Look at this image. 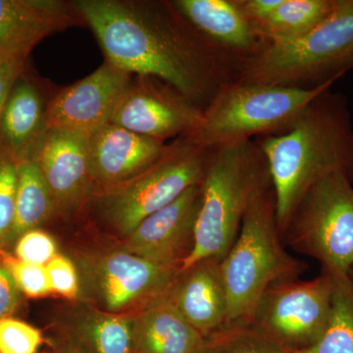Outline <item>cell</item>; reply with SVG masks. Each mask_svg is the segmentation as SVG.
Masks as SVG:
<instances>
[{
  "label": "cell",
  "instance_id": "1",
  "mask_svg": "<svg viewBox=\"0 0 353 353\" xmlns=\"http://www.w3.org/2000/svg\"><path fill=\"white\" fill-rule=\"evenodd\" d=\"M106 62L168 83L202 108L228 82L226 52L202 37L173 2L77 0Z\"/></svg>",
  "mask_w": 353,
  "mask_h": 353
},
{
  "label": "cell",
  "instance_id": "2",
  "mask_svg": "<svg viewBox=\"0 0 353 353\" xmlns=\"http://www.w3.org/2000/svg\"><path fill=\"white\" fill-rule=\"evenodd\" d=\"M259 145L268 164L282 238L316 183L336 172L353 183V129L343 99L329 90L309 104L290 130L267 136Z\"/></svg>",
  "mask_w": 353,
  "mask_h": 353
},
{
  "label": "cell",
  "instance_id": "3",
  "mask_svg": "<svg viewBox=\"0 0 353 353\" xmlns=\"http://www.w3.org/2000/svg\"><path fill=\"white\" fill-rule=\"evenodd\" d=\"M270 189L268 164L259 145L250 139L212 150L201 182L194 248L179 272L189 270L203 260L222 261L246 213Z\"/></svg>",
  "mask_w": 353,
  "mask_h": 353
},
{
  "label": "cell",
  "instance_id": "4",
  "mask_svg": "<svg viewBox=\"0 0 353 353\" xmlns=\"http://www.w3.org/2000/svg\"><path fill=\"white\" fill-rule=\"evenodd\" d=\"M220 267L227 294V327L250 325L267 290L299 279L307 268L283 245L273 189L259 197L246 213Z\"/></svg>",
  "mask_w": 353,
  "mask_h": 353
},
{
  "label": "cell",
  "instance_id": "5",
  "mask_svg": "<svg viewBox=\"0 0 353 353\" xmlns=\"http://www.w3.org/2000/svg\"><path fill=\"white\" fill-rule=\"evenodd\" d=\"M338 78L312 88L228 83L203 108L196 129L183 139L212 152L255 134H283Z\"/></svg>",
  "mask_w": 353,
  "mask_h": 353
},
{
  "label": "cell",
  "instance_id": "6",
  "mask_svg": "<svg viewBox=\"0 0 353 353\" xmlns=\"http://www.w3.org/2000/svg\"><path fill=\"white\" fill-rule=\"evenodd\" d=\"M353 55V0H336L331 12L299 38L266 43L243 65L236 81L306 88L345 73Z\"/></svg>",
  "mask_w": 353,
  "mask_h": 353
},
{
  "label": "cell",
  "instance_id": "7",
  "mask_svg": "<svg viewBox=\"0 0 353 353\" xmlns=\"http://www.w3.org/2000/svg\"><path fill=\"white\" fill-rule=\"evenodd\" d=\"M283 238L288 245L322 264L336 280L353 270V187L345 174H330L301 199Z\"/></svg>",
  "mask_w": 353,
  "mask_h": 353
},
{
  "label": "cell",
  "instance_id": "8",
  "mask_svg": "<svg viewBox=\"0 0 353 353\" xmlns=\"http://www.w3.org/2000/svg\"><path fill=\"white\" fill-rule=\"evenodd\" d=\"M210 154L185 139L176 141L138 176L94 192L102 216L116 231L129 236L146 218L201 183Z\"/></svg>",
  "mask_w": 353,
  "mask_h": 353
},
{
  "label": "cell",
  "instance_id": "9",
  "mask_svg": "<svg viewBox=\"0 0 353 353\" xmlns=\"http://www.w3.org/2000/svg\"><path fill=\"white\" fill-rule=\"evenodd\" d=\"M333 292L334 278L326 273L279 283L262 297L250 325L283 352L305 350L324 332Z\"/></svg>",
  "mask_w": 353,
  "mask_h": 353
},
{
  "label": "cell",
  "instance_id": "10",
  "mask_svg": "<svg viewBox=\"0 0 353 353\" xmlns=\"http://www.w3.org/2000/svg\"><path fill=\"white\" fill-rule=\"evenodd\" d=\"M202 111L168 83L139 76L128 88L111 123L165 143L174 137L189 136L199 125Z\"/></svg>",
  "mask_w": 353,
  "mask_h": 353
},
{
  "label": "cell",
  "instance_id": "11",
  "mask_svg": "<svg viewBox=\"0 0 353 353\" xmlns=\"http://www.w3.org/2000/svg\"><path fill=\"white\" fill-rule=\"evenodd\" d=\"M130 74L104 62L94 73L63 88L48 103V130L92 136L111 123L128 88Z\"/></svg>",
  "mask_w": 353,
  "mask_h": 353
},
{
  "label": "cell",
  "instance_id": "12",
  "mask_svg": "<svg viewBox=\"0 0 353 353\" xmlns=\"http://www.w3.org/2000/svg\"><path fill=\"white\" fill-rule=\"evenodd\" d=\"M201 196L199 183L146 218L126 236V252L153 263L180 269L194 248Z\"/></svg>",
  "mask_w": 353,
  "mask_h": 353
},
{
  "label": "cell",
  "instance_id": "13",
  "mask_svg": "<svg viewBox=\"0 0 353 353\" xmlns=\"http://www.w3.org/2000/svg\"><path fill=\"white\" fill-rule=\"evenodd\" d=\"M90 136L50 129L32 159L50 188L57 211L70 214L94 194L88 159Z\"/></svg>",
  "mask_w": 353,
  "mask_h": 353
},
{
  "label": "cell",
  "instance_id": "14",
  "mask_svg": "<svg viewBox=\"0 0 353 353\" xmlns=\"http://www.w3.org/2000/svg\"><path fill=\"white\" fill-rule=\"evenodd\" d=\"M81 22L74 2L0 0V62H25L43 39Z\"/></svg>",
  "mask_w": 353,
  "mask_h": 353
},
{
  "label": "cell",
  "instance_id": "15",
  "mask_svg": "<svg viewBox=\"0 0 353 353\" xmlns=\"http://www.w3.org/2000/svg\"><path fill=\"white\" fill-rule=\"evenodd\" d=\"M169 148L164 141L109 123L90 136V178L99 189L126 182L152 166Z\"/></svg>",
  "mask_w": 353,
  "mask_h": 353
},
{
  "label": "cell",
  "instance_id": "16",
  "mask_svg": "<svg viewBox=\"0 0 353 353\" xmlns=\"http://www.w3.org/2000/svg\"><path fill=\"white\" fill-rule=\"evenodd\" d=\"M180 269L153 263L126 252L110 253L102 259L97 280L102 299L111 311L132 303L163 299Z\"/></svg>",
  "mask_w": 353,
  "mask_h": 353
},
{
  "label": "cell",
  "instance_id": "17",
  "mask_svg": "<svg viewBox=\"0 0 353 353\" xmlns=\"http://www.w3.org/2000/svg\"><path fill=\"white\" fill-rule=\"evenodd\" d=\"M221 261L203 260L179 272L165 299L204 338L226 328L228 301Z\"/></svg>",
  "mask_w": 353,
  "mask_h": 353
},
{
  "label": "cell",
  "instance_id": "18",
  "mask_svg": "<svg viewBox=\"0 0 353 353\" xmlns=\"http://www.w3.org/2000/svg\"><path fill=\"white\" fill-rule=\"evenodd\" d=\"M174 6L202 37L225 52L253 57L262 48L236 0H175Z\"/></svg>",
  "mask_w": 353,
  "mask_h": 353
},
{
  "label": "cell",
  "instance_id": "19",
  "mask_svg": "<svg viewBox=\"0 0 353 353\" xmlns=\"http://www.w3.org/2000/svg\"><path fill=\"white\" fill-rule=\"evenodd\" d=\"M43 97L22 76L12 88L0 122V145L16 160L32 158L48 130Z\"/></svg>",
  "mask_w": 353,
  "mask_h": 353
},
{
  "label": "cell",
  "instance_id": "20",
  "mask_svg": "<svg viewBox=\"0 0 353 353\" xmlns=\"http://www.w3.org/2000/svg\"><path fill=\"white\" fill-rule=\"evenodd\" d=\"M204 341L165 297L134 318L132 353H201Z\"/></svg>",
  "mask_w": 353,
  "mask_h": 353
},
{
  "label": "cell",
  "instance_id": "21",
  "mask_svg": "<svg viewBox=\"0 0 353 353\" xmlns=\"http://www.w3.org/2000/svg\"><path fill=\"white\" fill-rule=\"evenodd\" d=\"M17 173L15 215L6 246L16 243L21 236L37 229L57 211L50 188L32 158L17 160Z\"/></svg>",
  "mask_w": 353,
  "mask_h": 353
},
{
  "label": "cell",
  "instance_id": "22",
  "mask_svg": "<svg viewBox=\"0 0 353 353\" xmlns=\"http://www.w3.org/2000/svg\"><path fill=\"white\" fill-rule=\"evenodd\" d=\"M334 4L336 0H283L275 12L253 30L266 43L290 41L321 22Z\"/></svg>",
  "mask_w": 353,
  "mask_h": 353
},
{
  "label": "cell",
  "instance_id": "23",
  "mask_svg": "<svg viewBox=\"0 0 353 353\" xmlns=\"http://www.w3.org/2000/svg\"><path fill=\"white\" fill-rule=\"evenodd\" d=\"M292 353H353V280L334 279L328 322L319 340Z\"/></svg>",
  "mask_w": 353,
  "mask_h": 353
},
{
  "label": "cell",
  "instance_id": "24",
  "mask_svg": "<svg viewBox=\"0 0 353 353\" xmlns=\"http://www.w3.org/2000/svg\"><path fill=\"white\" fill-rule=\"evenodd\" d=\"M134 319L118 315H99L79 333L83 353H132Z\"/></svg>",
  "mask_w": 353,
  "mask_h": 353
},
{
  "label": "cell",
  "instance_id": "25",
  "mask_svg": "<svg viewBox=\"0 0 353 353\" xmlns=\"http://www.w3.org/2000/svg\"><path fill=\"white\" fill-rule=\"evenodd\" d=\"M252 325H236L211 334L201 353H283Z\"/></svg>",
  "mask_w": 353,
  "mask_h": 353
},
{
  "label": "cell",
  "instance_id": "26",
  "mask_svg": "<svg viewBox=\"0 0 353 353\" xmlns=\"http://www.w3.org/2000/svg\"><path fill=\"white\" fill-rule=\"evenodd\" d=\"M17 181V160L0 145V253L13 225Z\"/></svg>",
  "mask_w": 353,
  "mask_h": 353
},
{
  "label": "cell",
  "instance_id": "27",
  "mask_svg": "<svg viewBox=\"0 0 353 353\" xmlns=\"http://www.w3.org/2000/svg\"><path fill=\"white\" fill-rule=\"evenodd\" d=\"M43 343L41 331L28 323L11 317L0 321V353H39Z\"/></svg>",
  "mask_w": 353,
  "mask_h": 353
},
{
  "label": "cell",
  "instance_id": "28",
  "mask_svg": "<svg viewBox=\"0 0 353 353\" xmlns=\"http://www.w3.org/2000/svg\"><path fill=\"white\" fill-rule=\"evenodd\" d=\"M1 262L10 272L20 292L26 296L41 297L50 294L46 267L27 263L9 255H4Z\"/></svg>",
  "mask_w": 353,
  "mask_h": 353
},
{
  "label": "cell",
  "instance_id": "29",
  "mask_svg": "<svg viewBox=\"0 0 353 353\" xmlns=\"http://www.w3.org/2000/svg\"><path fill=\"white\" fill-rule=\"evenodd\" d=\"M15 254L16 259L27 263L46 266L57 256V245L50 234L34 229L18 239L15 243Z\"/></svg>",
  "mask_w": 353,
  "mask_h": 353
},
{
  "label": "cell",
  "instance_id": "30",
  "mask_svg": "<svg viewBox=\"0 0 353 353\" xmlns=\"http://www.w3.org/2000/svg\"><path fill=\"white\" fill-rule=\"evenodd\" d=\"M44 267L51 292H57L70 299L78 296L80 289L78 274L71 260L57 255Z\"/></svg>",
  "mask_w": 353,
  "mask_h": 353
},
{
  "label": "cell",
  "instance_id": "31",
  "mask_svg": "<svg viewBox=\"0 0 353 353\" xmlns=\"http://www.w3.org/2000/svg\"><path fill=\"white\" fill-rule=\"evenodd\" d=\"M20 290L2 262H0V321L10 318L20 303Z\"/></svg>",
  "mask_w": 353,
  "mask_h": 353
},
{
  "label": "cell",
  "instance_id": "32",
  "mask_svg": "<svg viewBox=\"0 0 353 353\" xmlns=\"http://www.w3.org/2000/svg\"><path fill=\"white\" fill-rule=\"evenodd\" d=\"M283 0H236V6L253 27L265 22Z\"/></svg>",
  "mask_w": 353,
  "mask_h": 353
},
{
  "label": "cell",
  "instance_id": "33",
  "mask_svg": "<svg viewBox=\"0 0 353 353\" xmlns=\"http://www.w3.org/2000/svg\"><path fill=\"white\" fill-rule=\"evenodd\" d=\"M25 62H0V122L9 95L18 79L23 75Z\"/></svg>",
  "mask_w": 353,
  "mask_h": 353
},
{
  "label": "cell",
  "instance_id": "34",
  "mask_svg": "<svg viewBox=\"0 0 353 353\" xmlns=\"http://www.w3.org/2000/svg\"><path fill=\"white\" fill-rule=\"evenodd\" d=\"M61 353H83L81 348L79 347H76V345H68L64 348L63 352Z\"/></svg>",
  "mask_w": 353,
  "mask_h": 353
},
{
  "label": "cell",
  "instance_id": "35",
  "mask_svg": "<svg viewBox=\"0 0 353 353\" xmlns=\"http://www.w3.org/2000/svg\"><path fill=\"white\" fill-rule=\"evenodd\" d=\"M353 68V55L350 57V59L348 60L347 64H345V71L347 72L348 69Z\"/></svg>",
  "mask_w": 353,
  "mask_h": 353
},
{
  "label": "cell",
  "instance_id": "36",
  "mask_svg": "<svg viewBox=\"0 0 353 353\" xmlns=\"http://www.w3.org/2000/svg\"><path fill=\"white\" fill-rule=\"evenodd\" d=\"M350 278L353 280V270L352 271V273H350Z\"/></svg>",
  "mask_w": 353,
  "mask_h": 353
},
{
  "label": "cell",
  "instance_id": "37",
  "mask_svg": "<svg viewBox=\"0 0 353 353\" xmlns=\"http://www.w3.org/2000/svg\"><path fill=\"white\" fill-rule=\"evenodd\" d=\"M283 353H292V352H283Z\"/></svg>",
  "mask_w": 353,
  "mask_h": 353
}]
</instances>
